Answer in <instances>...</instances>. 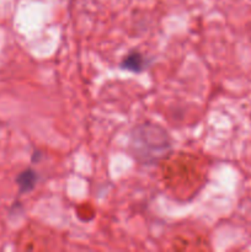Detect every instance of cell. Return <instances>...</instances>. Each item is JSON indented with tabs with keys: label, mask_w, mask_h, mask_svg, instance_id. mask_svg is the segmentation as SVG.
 <instances>
[{
	"label": "cell",
	"mask_w": 251,
	"mask_h": 252,
	"mask_svg": "<svg viewBox=\"0 0 251 252\" xmlns=\"http://www.w3.org/2000/svg\"><path fill=\"white\" fill-rule=\"evenodd\" d=\"M207 169L208 164L204 158L179 152L162 159V180L174 194L191 198L203 187Z\"/></svg>",
	"instance_id": "1"
},
{
	"label": "cell",
	"mask_w": 251,
	"mask_h": 252,
	"mask_svg": "<svg viewBox=\"0 0 251 252\" xmlns=\"http://www.w3.org/2000/svg\"><path fill=\"white\" fill-rule=\"evenodd\" d=\"M171 142L166 130L157 125H142L134 128L130 137L133 157L143 164H153L166 157Z\"/></svg>",
	"instance_id": "2"
},
{
	"label": "cell",
	"mask_w": 251,
	"mask_h": 252,
	"mask_svg": "<svg viewBox=\"0 0 251 252\" xmlns=\"http://www.w3.org/2000/svg\"><path fill=\"white\" fill-rule=\"evenodd\" d=\"M145 66H147V59L144 58L142 53L137 51L128 53L121 63V68L133 71V73H140V71L144 70Z\"/></svg>",
	"instance_id": "3"
},
{
	"label": "cell",
	"mask_w": 251,
	"mask_h": 252,
	"mask_svg": "<svg viewBox=\"0 0 251 252\" xmlns=\"http://www.w3.org/2000/svg\"><path fill=\"white\" fill-rule=\"evenodd\" d=\"M37 179H38V176H37L34 170L26 169L25 171H22L16 179L20 192H21V193H25V192L31 191V189L36 186Z\"/></svg>",
	"instance_id": "4"
}]
</instances>
